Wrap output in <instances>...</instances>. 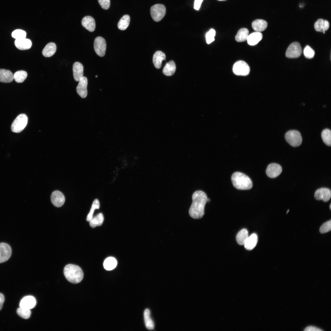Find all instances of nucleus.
I'll return each mask as SVG.
<instances>
[{
    "instance_id": "obj_1",
    "label": "nucleus",
    "mask_w": 331,
    "mask_h": 331,
    "mask_svg": "<svg viewBox=\"0 0 331 331\" xmlns=\"http://www.w3.org/2000/svg\"><path fill=\"white\" fill-rule=\"evenodd\" d=\"M192 203L189 210L190 216L196 219L202 218L204 214V207L208 198L206 194L201 190L194 192L192 196Z\"/></svg>"
},
{
    "instance_id": "obj_2",
    "label": "nucleus",
    "mask_w": 331,
    "mask_h": 331,
    "mask_svg": "<svg viewBox=\"0 0 331 331\" xmlns=\"http://www.w3.org/2000/svg\"><path fill=\"white\" fill-rule=\"evenodd\" d=\"M64 274L67 279L73 283L80 282L83 277V272L81 268L73 264L66 265L64 269Z\"/></svg>"
},
{
    "instance_id": "obj_3",
    "label": "nucleus",
    "mask_w": 331,
    "mask_h": 331,
    "mask_svg": "<svg viewBox=\"0 0 331 331\" xmlns=\"http://www.w3.org/2000/svg\"><path fill=\"white\" fill-rule=\"evenodd\" d=\"M231 179L233 186L238 189L249 190L252 187L253 183L250 178L242 173H234Z\"/></svg>"
},
{
    "instance_id": "obj_4",
    "label": "nucleus",
    "mask_w": 331,
    "mask_h": 331,
    "mask_svg": "<svg viewBox=\"0 0 331 331\" xmlns=\"http://www.w3.org/2000/svg\"><path fill=\"white\" fill-rule=\"evenodd\" d=\"M287 142L291 146L297 147L299 146L302 141L300 133L295 130H291L287 132L285 135Z\"/></svg>"
},
{
    "instance_id": "obj_5",
    "label": "nucleus",
    "mask_w": 331,
    "mask_h": 331,
    "mask_svg": "<svg viewBox=\"0 0 331 331\" xmlns=\"http://www.w3.org/2000/svg\"><path fill=\"white\" fill-rule=\"evenodd\" d=\"M27 122V116L24 114H20L12 123L11 126V131L15 133L21 132L25 127Z\"/></svg>"
},
{
    "instance_id": "obj_6",
    "label": "nucleus",
    "mask_w": 331,
    "mask_h": 331,
    "mask_svg": "<svg viewBox=\"0 0 331 331\" xmlns=\"http://www.w3.org/2000/svg\"><path fill=\"white\" fill-rule=\"evenodd\" d=\"M151 16L155 21H161L165 16L166 13L165 6L162 4H156L152 6L150 9Z\"/></svg>"
},
{
    "instance_id": "obj_7",
    "label": "nucleus",
    "mask_w": 331,
    "mask_h": 331,
    "mask_svg": "<svg viewBox=\"0 0 331 331\" xmlns=\"http://www.w3.org/2000/svg\"><path fill=\"white\" fill-rule=\"evenodd\" d=\"M233 71L236 75L246 76L249 74L250 68L245 62L240 60L236 62L234 64Z\"/></svg>"
},
{
    "instance_id": "obj_8",
    "label": "nucleus",
    "mask_w": 331,
    "mask_h": 331,
    "mask_svg": "<svg viewBox=\"0 0 331 331\" xmlns=\"http://www.w3.org/2000/svg\"><path fill=\"white\" fill-rule=\"evenodd\" d=\"M302 48L299 43L294 42L288 47L286 52V56L289 58H297L301 55Z\"/></svg>"
},
{
    "instance_id": "obj_9",
    "label": "nucleus",
    "mask_w": 331,
    "mask_h": 331,
    "mask_svg": "<svg viewBox=\"0 0 331 331\" xmlns=\"http://www.w3.org/2000/svg\"><path fill=\"white\" fill-rule=\"evenodd\" d=\"M106 44L105 40L101 36L97 37L94 43V50L97 54L100 56H103L105 54Z\"/></svg>"
},
{
    "instance_id": "obj_10",
    "label": "nucleus",
    "mask_w": 331,
    "mask_h": 331,
    "mask_svg": "<svg viewBox=\"0 0 331 331\" xmlns=\"http://www.w3.org/2000/svg\"><path fill=\"white\" fill-rule=\"evenodd\" d=\"M11 253V248L8 244L5 243H0V263L8 260Z\"/></svg>"
},
{
    "instance_id": "obj_11",
    "label": "nucleus",
    "mask_w": 331,
    "mask_h": 331,
    "mask_svg": "<svg viewBox=\"0 0 331 331\" xmlns=\"http://www.w3.org/2000/svg\"><path fill=\"white\" fill-rule=\"evenodd\" d=\"M282 170V168L280 165L272 163L268 165L266 172L268 177L271 178H274L278 176L281 173Z\"/></svg>"
},
{
    "instance_id": "obj_12",
    "label": "nucleus",
    "mask_w": 331,
    "mask_h": 331,
    "mask_svg": "<svg viewBox=\"0 0 331 331\" xmlns=\"http://www.w3.org/2000/svg\"><path fill=\"white\" fill-rule=\"evenodd\" d=\"M314 196L315 199L317 200H322L324 202H327L331 198V190L327 188H319L315 191Z\"/></svg>"
},
{
    "instance_id": "obj_13",
    "label": "nucleus",
    "mask_w": 331,
    "mask_h": 331,
    "mask_svg": "<svg viewBox=\"0 0 331 331\" xmlns=\"http://www.w3.org/2000/svg\"><path fill=\"white\" fill-rule=\"evenodd\" d=\"M51 202L57 207H61L65 201V198L63 194L58 191H54L51 195Z\"/></svg>"
},
{
    "instance_id": "obj_14",
    "label": "nucleus",
    "mask_w": 331,
    "mask_h": 331,
    "mask_svg": "<svg viewBox=\"0 0 331 331\" xmlns=\"http://www.w3.org/2000/svg\"><path fill=\"white\" fill-rule=\"evenodd\" d=\"M87 84L88 80L87 78L83 76L79 81L78 84L76 87V90L78 94L82 98H85L87 96Z\"/></svg>"
},
{
    "instance_id": "obj_15",
    "label": "nucleus",
    "mask_w": 331,
    "mask_h": 331,
    "mask_svg": "<svg viewBox=\"0 0 331 331\" xmlns=\"http://www.w3.org/2000/svg\"><path fill=\"white\" fill-rule=\"evenodd\" d=\"M36 304L35 298L32 296H27L23 297L21 300L20 307L30 309L35 307Z\"/></svg>"
},
{
    "instance_id": "obj_16",
    "label": "nucleus",
    "mask_w": 331,
    "mask_h": 331,
    "mask_svg": "<svg viewBox=\"0 0 331 331\" xmlns=\"http://www.w3.org/2000/svg\"><path fill=\"white\" fill-rule=\"evenodd\" d=\"M83 66L79 62L74 63L73 66V77L74 80L79 82L83 77Z\"/></svg>"
},
{
    "instance_id": "obj_17",
    "label": "nucleus",
    "mask_w": 331,
    "mask_h": 331,
    "mask_svg": "<svg viewBox=\"0 0 331 331\" xmlns=\"http://www.w3.org/2000/svg\"><path fill=\"white\" fill-rule=\"evenodd\" d=\"M82 24L83 27L90 32H93L95 29V21L91 16H86L83 17L82 21Z\"/></svg>"
},
{
    "instance_id": "obj_18",
    "label": "nucleus",
    "mask_w": 331,
    "mask_h": 331,
    "mask_svg": "<svg viewBox=\"0 0 331 331\" xmlns=\"http://www.w3.org/2000/svg\"><path fill=\"white\" fill-rule=\"evenodd\" d=\"M14 44L16 47L20 50L28 49L31 47L32 45L31 41L26 38L16 39Z\"/></svg>"
},
{
    "instance_id": "obj_19",
    "label": "nucleus",
    "mask_w": 331,
    "mask_h": 331,
    "mask_svg": "<svg viewBox=\"0 0 331 331\" xmlns=\"http://www.w3.org/2000/svg\"><path fill=\"white\" fill-rule=\"evenodd\" d=\"M166 59V55L161 51H157L154 54L153 62L155 67L157 69L160 68L162 65V61Z\"/></svg>"
},
{
    "instance_id": "obj_20",
    "label": "nucleus",
    "mask_w": 331,
    "mask_h": 331,
    "mask_svg": "<svg viewBox=\"0 0 331 331\" xmlns=\"http://www.w3.org/2000/svg\"><path fill=\"white\" fill-rule=\"evenodd\" d=\"M262 34L260 32H256L249 35L247 38L248 44L251 46L257 44L262 39Z\"/></svg>"
},
{
    "instance_id": "obj_21",
    "label": "nucleus",
    "mask_w": 331,
    "mask_h": 331,
    "mask_svg": "<svg viewBox=\"0 0 331 331\" xmlns=\"http://www.w3.org/2000/svg\"><path fill=\"white\" fill-rule=\"evenodd\" d=\"M13 79V74L10 70L0 69V82L10 83Z\"/></svg>"
},
{
    "instance_id": "obj_22",
    "label": "nucleus",
    "mask_w": 331,
    "mask_h": 331,
    "mask_svg": "<svg viewBox=\"0 0 331 331\" xmlns=\"http://www.w3.org/2000/svg\"><path fill=\"white\" fill-rule=\"evenodd\" d=\"M329 21L322 19H319L314 24V29L318 32H323L327 30L329 28Z\"/></svg>"
},
{
    "instance_id": "obj_23",
    "label": "nucleus",
    "mask_w": 331,
    "mask_h": 331,
    "mask_svg": "<svg viewBox=\"0 0 331 331\" xmlns=\"http://www.w3.org/2000/svg\"><path fill=\"white\" fill-rule=\"evenodd\" d=\"M252 26L253 29L256 32H261L264 31L267 28L268 24L264 20L258 19L252 22Z\"/></svg>"
},
{
    "instance_id": "obj_24",
    "label": "nucleus",
    "mask_w": 331,
    "mask_h": 331,
    "mask_svg": "<svg viewBox=\"0 0 331 331\" xmlns=\"http://www.w3.org/2000/svg\"><path fill=\"white\" fill-rule=\"evenodd\" d=\"M258 241V237L255 233L252 234L249 236L244 245L245 248L248 250H251L256 245Z\"/></svg>"
},
{
    "instance_id": "obj_25",
    "label": "nucleus",
    "mask_w": 331,
    "mask_h": 331,
    "mask_svg": "<svg viewBox=\"0 0 331 331\" xmlns=\"http://www.w3.org/2000/svg\"><path fill=\"white\" fill-rule=\"evenodd\" d=\"M56 49L55 44L53 42L48 44L43 49L42 52L43 55L47 57L52 56L55 53Z\"/></svg>"
},
{
    "instance_id": "obj_26",
    "label": "nucleus",
    "mask_w": 331,
    "mask_h": 331,
    "mask_svg": "<svg viewBox=\"0 0 331 331\" xmlns=\"http://www.w3.org/2000/svg\"><path fill=\"white\" fill-rule=\"evenodd\" d=\"M176 69L175 63L173 61L171 60L166 64L163 69V73L166 75L171 76L174 74Z\"/></svg>"
},
{
    "instance_id": "obj_27",
    "label": "nucleus",
    "mask_w": 331,
    "mask_h": 331,
    "mask_svg": "<svg viewBox=\"0 0 331 331\" xmlns=\"http://www.w3.org/2000/svg\"><path fill=\"white\" fill-rule=\"evenodd\" d=\"M248 237L247 230L245 229H243L240 231L237 234L236 241L239 245H244Z\"/></svg>"
},
{
    "instance_id": "obj_28",
    "label": "nucleus",
    "mask_w": 331,
    "mask_h": 331,
    "mask_svg": "<svg viewBox=\"0 0 331 331\" xmlns=\"http://www.w3.org/2000/svg\"><path fill=\"white\" fill-rule=\"evenodd\" d=\"M150 310L146 309L144 312V318L146 326L149 330L153 329L154 328V322L152 319Z\"/></svg>"
},
{
    "instance_id": "obj_29",
    "label": "nucleus",
    "mask_w": 331,
    "mask_h": 331,
    "mask_svg": "<svg viewBox=\"0 0 331 331\" xmlns=\"http://www.w3.org/2000/svg\"><path fill=\"white\" fill-rule=\"evenodd\" d=\"M249 33V30L246 28L240 29L235 36L236 40L238 42H242L247 40Z\"/></svg>"
},
{
    "instance_id": "obj_30",
    "label": "nucleus",
    "mask_w": 331,
    "mask_h": 331,
    "mask_svg": "<svg viewBox=\"0 0 331 331\" xmlns=\"http://www.w3.org/2000/svg\"><path fill=\"white\" fill-rule=\"evenodd\" d=\"M117 261L116 259L112 257L107 258L104 261L103 266L104 268L107 270H113L116 267Z\"/></svg>"
},
{
    "instance_id": "obj_31",
    "label": "nucleus",
    "mask_w": 331,
    "mask_h": 331,
    "mask_svg": "<svg viewBox=\"0 0 331 331\" xmlns=\"http://www.w3.org/2000/svg\"><path fill=\"white\" fill-rule=\"evenodd\" d=\"M130 20L129 15L126 14L124 15L118 23L117 26L118 29L121 30L126 29L129 25Z\"/></svg>"
},
{
    "instance_id": "obj_32",
    "label": "nucleus",
    "mask_w": 331,
    "mask_h": 331,
    "mask_svg": "<svg viewBox=\"0 0 331 331\" xmlns=\"http://www.w3.org/2000/svg\"><path fill=\"white\" fill-rule=\"evenodd\" d=\"M104 221V217L102 213H100L94 217H93L89 221L90 226L94 228L101 225Z\"/></svg>"
},
{
    "instance_id": "obj_33",
    "label": "nucleus",
    "mask_w": 331,
    "mask_h": 331,
    "mask_svg": "<svg viewBox=\"0 0 331 331\" xmlns=\"http://www.w3.org/2000/svg\"><path fill=\"white\" fill-rule=\"evenodd\" d=\"M321 137L324 143L327 146L331 145V131L328 129H324L321 133Z\"/></svg>"
},
{
    "instance_id": "obj_34",
    "label": "nucleus",
    "mask_w": 331,
    "mask_h": 331,
    "mask_svg": "<svg viewBox=\"0 0 331 331\" xmlns=\"http://www.w3.org/2000/svg\"><path fill=\"white\" fill-rule=\"evenodd\" d=\"M27 76V73L24 70H19L13 74V78L17 83L23 82Z\"/></svg>"
},
{
    "instance_id": "obj_35",
    "label": "nucleus",
    "mask_w": 331,
    "mask_h": 331,
    "mask_svg": "<svg viewBox=\"0 0 331 331\" xmlns=\"http://www.w3.org/2000/svg\"><path fill=\"white\" fill-rule=\"evenodd\" d=\"M17 314L22 318L27 319L29 318L31 314L30 309L24 308L20 307L17 310Z\"/></svg>"
},
{
    "instance_id": "obj_36",
    "label": "nucleus",
    "mask_w": 331,
    "mask_h": 331,
    "mask_svg": "<svg viewBox=\"0 0 331 331\" xmlns=\"http://www.w3.org/2000/svg\"><path fill=\"white\" fill-rule=\"evenodd\" d=\"M99 208V203L98 200H95L92 204L91 210L86 218V220L89 222L93 217L94 210Z\"/></svg>"
},
{
    "instance_id": "obj_37",
    "label": "nucleus",
    "mask_w": 331,
    "mask_h": 331,
    "mask_svg": "<svg viewBox=\"0 0 331 331\" xmlns=\"http://www.w3.org/2000/svg\"><path fill=\"white\" fill-rule=\"evenodd\" d=\"M26 35L25 31L18 29L15 30L12 32V36L16 39H19L25 38Z\"/></svg>"
},
{
    "instance_id": "obj_38",
    "label": "nucleus",
    "mask_w": 331,
    "mask_h": 331,
    "mask_svg": "<svg viewBox=\"0 0 331 331\" xmlns=\"http://www.w3.org/2000/svg\"><path fill=\"white\" fill-rule=\"evenodd\" d=\"M215 33V31L214 29H211L206 33V39L207 44H210L214 41Z\"/></svg>"
},
{
    "instance_id": "obj_39",
    "label": "nucleus",
    "mask_w": 331,
    "mask_h": 331,
    "mask_svg": "<svg viewBox=\"0 0 331 331\" xmlns=\"http://www.w3.org/2000/svg\"><path fill=\"white\" fill-rule=\"evenodd\" d=\"M303 53L306 58L311 59L314 57L315 52L310 46L307 45L304 49Z\"/></svg>"
},
{
    "instance_id": "obj_40",
    "label": "nucleus",
    "mask_w": 331,
    "mask_h": 331,
    "mask_svg": "<svg viewBox=\"0 0 331 331\" xmlns=\"http://www.w3.org/2000/svg\"><path fill=\"white\" fill-rule=\"evenodd\" d=\"M331 221L329 220L324 223L320 227V232L321 233H325L330 231Z\"/></svg>"
},
{
    "instance_id": "obj_41",
    "label": "nucleus",
    "mask_w": 331,
    "mask_h": 331,
    "mask_svg": "<svg viewBox=\"0 0 331 331\" xmlns=\"http://www.w3.org/2000/svg\"><path fill=\"white\" fill-rule=\"evenodd\" d=\"M101 7L104 9H108L110 6V0H98Z\"/></svg>"
},
{
    "instance_id": "obj_42",
    "label": "nucleus",
    "mask_w": 331,
    "mask_h": 331,
    "mask_svg": "<svg viewBox=\"0 0 331 331\" xmlns=\"http://www.w3.org/2000/svg\"><path fill=\"white\" fill-rule=\"evenodd\" d=\"M203 0H195L194 3V9L196 10H199Z\"/></svg>"
},
{
    "instance_id": "obj_43",
    "label": "nucleus",
    "mask_w": 331,
    "mask_h": 331,
    "mask_svg": "<svg viewBox=\"0 0 331 331\" xmlns=\"http://www.w3.org/2000/svg\"><path fill=\"white\" fill-rule=\"evenodd\" d=\"M304 330L306 331H321L323 330L317 327L314 326H310L306 328Z\"/></svg>"
},
{
    "instance_id": "obj_44",
    "label": "nucleus",
    "mask_w": 331,
    "mask_h": 331,
    "mask_svg": "<svg viewBox=\"0 0 331 331\" xmlns=\"http://www.w3.org/2000/svg\"><path fill=\"white\" fill-rule=\"evenodd\" d=\"M5 300L4 296L3 294L0 293V310L2 309L3 304Z\"/></svg>"
},
{
    "instance_id": "obj_45",
    "label": "nucleus",
    "mask_w": 331,
    "mask_h": 331,
    "mask_svg": "<svg viewBox=\"0 0 331 331\" xmlns=\"http://www.w3.org/2000/svg\"><path fill=\"white\" fill-rule=\"evenodd\" d=\"M329 207H330V208L331 209V204L330 205Z\"/></svg>"
},
{
    "instance_id": "obj_46",
    "label": "nucleus",
    "mask_w": 331,
    "mask_h": 331,
    "mask_svg": "<svg viewBox=\"0 0 331 331\" xmlns=\"http://www.w3.org/2000/svg\"><path fill=\"white\" fill-rule=\"evenodd\" d=\"M218 0L221 1H224V0Z\"/></svg>"
},
{
    "instance_id": "obj_47",
    "label": "nucleus",
    "mask_w": 331,
    "mask_h": 331,
    "mask_svg": "<svg viewBox=\"0 0 331 331\" xmlns=\"http://www.w3.org/2000/svg\"><path fill=\"white\" fill-rule=\"evenodd\" d=\"M323 32V33H324V34H325V31H324V32Z\"/></svg>"
},
{
    "instance_id": "obj_48",
    "label": "nucleus",
    "mask_w": 331,
    "mask_h": 331,
    "mask_svg": "<svg viewBox=\"0 0 331 331\" xmlns=\"http://www.w3.org/2000/svg\"><path fill=\"white\" fill-rule=\"evenodd\" d=\"M97 77V75L96 76V77Z\"/></svg>"
}]
</instances>
